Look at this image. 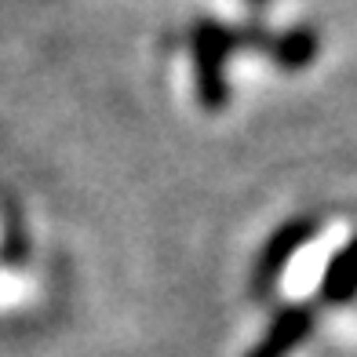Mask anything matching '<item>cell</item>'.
<instances>
[{
    "label": "cell",
    "mask_w": 357,
    "mask_h": 357,
    "mask_svg": "<svg viewBox=\"0 0 357 357\" xmlns=\"http://www.w3.org/2000/svg\"><path fill=\"white\" fill-rule=\"evenodd\" d=\"M310 332H314V306L310 303H288L266 324L263 339L245 357H288L296 347H303V339Z\"/></svg>",
    "instance_id": "3957f363"
},
{
    "label": "cell",
    "mask_w": 357,
    "mask_h": 357,
    "mask_svg": "<svg viewBox=\"0 0 357 357\" xmlns=\"http://www.w3.org/2000/svg\"><path fill=\"white\" fill-rule=\"evenodd\" d=\"M245 44L241 29H230L222 22L204 19L190 33V52H193V77H197V99L208 113H219L230 102V84H226V62L237 47Z\"/></svg>",
    "instance_id": "6da1fadb"
},
{
    "label": "cell",
    "mask_w": 357,
    "mask_h": 357,
    "mask_svg": "<svg viewBox=\"0 0 357 357\" xmlns=\"http://www.w3.org/2000/svg\"><path fill=\"white\" fill-rule=\"evenodd\" d=\"M248 4H252V8H266V4H270V0H248Z\"/></svg>",
    "instance_id": "52a82bcc"
},
{
    "label": "cell",
    "mask_w": 357,
    "mask_h": 357,
    "mask_svg": "<svg viewBox=\"0 0 357 357\" xmlns=\"http://www.w3.org/2000/svg\"><path fill=\"white\" fill-rule=\"evenodd\" d=\"M29 255V234L22 222V208L15 197L0 201V263L4 266H22Z\"/></svg>",
    "instance_id": "8992f818"
},
{
    "label": "cell",
    "mask_w": 357,
    "mask_h": 357,
    "mask_svg": "<svg viewBox=\"0 0 357 357\" xmlns=\"http://www.w3.org/2000/svg\"><path fill=\"white\" fill-rule=\"evenodd\" d=\"M263 47L281 70H306L321 52V37H317L314 26H291L278 37H266Z\"/></svg>",
    "instance_id": "5b68a950"
},
{
    "label": "cell",
    "mask_w": 357,
    "mask_h": 357,
    "mask_svg": "<svg viewBox=\"0 0 357 357\" xmlns=\"http://www.w3.org/2000/svg\"><path fill=\"white\" fill-rule=\"evenodd\" d=\"M314 237H317V219H310V215L288 219L284 226H278V230L266 237V245H263V252H259L255 266H252V291L255 296H270V291L278 288L281 273L288 270V263L310 245Z\"/></svg>",
    "instance_id": "7a4b0ae2"
},
{
    "label": "cell",
    "mask_w": 357,
    "mask_h": 357,
    "mask_svg": "<svg viewBox=\"0 0 357 357\" xmlns=\"http://www.w3.org/2000/svg\"><path fill=\"white\" fill-rule=\"evenodd\" d=\"M357 296V234L339 248L321 273V303L343 306Z\"/></svg>",
    "instance_id": "277c9868"
}]
</instances>
